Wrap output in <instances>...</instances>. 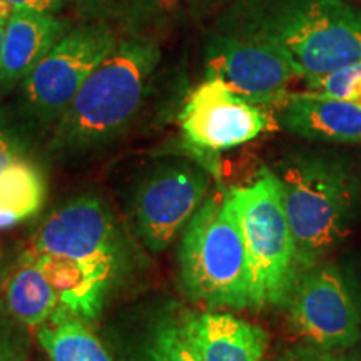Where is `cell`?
<instances>
[{"instance_id":"11","label":"cell","mask_w":361,"mask_h":361,"mask_svg":"<svg viewBox=\"0 0 361 361\" xmlns=\"http://www.w3.org/2000/svg\"><path fill=\"white\" fill-rule=\"evenodd\" d=\"M179 126L189 146L209 154L252 141L273 128V119L221 80L206 78L188 97Z\"/></svg>"},{"instance_id":"24","label":"cell","mask_w":361,"mask_h":361,"mask_svg":"<svg viewBox=\"0 0 361 361\" xmlns=\"http://www.w3.org/2000/svg\"><path fill=\"white\" fill-rule=\"evenodd\" d=\"M11 6L20 7V8H29V11H37L45 13H54L59 7L64 4V0H7Z\"/></svg>"},{"instance_id":"9","label":"cell","mask_w":361,"mask_h":361,"mask_svg":"<svg viewBox=\"0 0 361 361\" xmlns=\"http://www.w3.org/2000/svg\"><path fill=\"white\" fill-rule=\"evenodd\" d=\"M207 176L189 162H166L141 180L133 197L137 236L152 252L164 251L202 206Z\"/></svg>"},{"instance_id":"6","label":"cell","mask_w":361,"mask_h":361,"mask_svg":"<svg viewBox=\"0 0 361 361\" xmlns=\"http://www.w3.org/2000/svg\"><path fill=\"white\" fill-rule=\"evenodd\" d=\"M27 251L67 258L104 261L126 274L133 264V250L111 207L101 197L84 194L45 218Z\"/></svg>"},{"instance_id":"29","label":"cell","mask_w":361,"mask_h":361,"mask_svg":"<svg viewBox=\"0 0 361 361\" xmlns=\"http://www.w3.org/2000/svg\"><path fill=\"white\" fill-rule=\"evenodd\" d=\"M341 361H361L358 356H348V358H341Z\"/></svg>"},{"instance_id":"27","label":"cell","mask_w":361,"mask_h":361,"mask_svg":"<svg viewBox=\"0 0 361 361\" xmlns=\"http://www.w3.org/2000/svg\"><path fill=\"white\" fill-rule=\"evenodd\" d=\"M12 11L13 7L7 2V0H0V19H8Z\"/></svg>"},{"instance_id":"21","label":"cell","mask_w":361,"mask_h":361,"mask_svg":"<svg viewBox=\"0 0 361 361\" xmlns=\"http://www.w3.org/2000/svg\"><path fill=\"white\" fill-rule=\"evenodd\" d=\"M30 341L27 328L17 323L11 314L0 308V361L19 356H29Z\"/></svg>"},{"instance_id":"17","label":"cell","mask_w":361,"mask_h":361,"mask_svg":"<svg viewBox=\"0 0 361 361\" xmlns=\"http://www.w3.org/2000/svg\"><path fill=\"white\" fill-rule=\"evenodd\" d=\"M124 361H197L186 333V311L159 310L135 331Z\"/></svg>"},{"instance_id":"13","label":"cell","mask_w":361,"mask_h":361,"mask_svg":"<svg viewBox=\"0 0 361 361\" xmlns=\"http://www.w3.org/2000/svg\"><path fill=\"white\" fill-rule=\"evenodd\" d=\"M283 129L310 141L361 144L358 104L319 92L288 94L276 106Z\"/></svg>"},{"instance_id":"5","label":"cell","mask_w":361,"mask_h":361,"mask_svg":"<svg viewBox=\"0 0 361 361\" xmlns=\"http://www.w3.org/2000/svg\"><path fill=\"white\" fill-rule=\"evenodd\" d=\"M301 269L308 271L348 229L353 186L345 168L318 156H291L276 171Z\"/></svg>"},{"instance_id":"1","label":"cell","mask_w":361,"mask_h":361,"mask_svg":"<svg viewBox=\"0 0 361 361\" xmlns=\"http://www.w3.org/2000/svg\"><path fill=\"white\" fill-rule=\"evenodd\" d=\"M221 30L273 45L306 80L361 62V8L345 0H236Z\"/></svg>"},{"instance_id":"22","label":"cell","mask_w":361,"mask_h":361,"mask_svg":"<svg viewBox=\"0 0 361 361\" xmlns=\"http://www.w3.org/2000/svg\"><path fill=\"white\" fill-rule=\"evenodd\" d=\"M273 361H341V358H338L333 351H326L310 345V343H303V345H296L284 350Z\"/></svg>"},{"instance_id":"8","label":"cell","mask_w":361,"mask_h":361,"mask_svg":"<svg viewBox=\"0 0 361 361\" xmlns=\"http://www.w3.org/2000/svg\"><path fill=\"white\" fill-rule=\"evenodd\" d=\"M206 78L218 79L234 94L259 107H276L288 85L300 78L288 57L251 35L219 30L206 44Z\"/></svg>"},{"instance_id":"7","label":"cell","mask_w":361,"mask_h":361,"mask_svg":"<svg viewBox=\"0 0 361 361\" xmlns=\"http://www.w3.org/2000/svg\"><path fill=\"white\" fill-rule=\"evenodd\" d=\"M116 45V35L104 25H82L62 35L22 80L30 111L44 123H56Z\"/></svg>"},{"instance_id":"15","label":"cell","mask_w":361,"mask_h":361,"mask_svg":"<svg viewBox=\"0 0 361 361\" xmlns=\"http://www.w3.org/2000/svg\"><path fill=\"white\" fill-rule=\"evenodd\" d=\"M66 24L54 13L16 7L6 22L0 84L24 80L64 35Z\"/></svg>"},{"instance_id":"14","label":"cell","mask_w":361,"mask_h":361,"mask_svg":"<svg viewBox=\"0 0 361 361\" xmlns=\"http://www.w3.org/2000/svg\"><path fill=\"white\" fill-rule=\"evenodd\" d=\"M186 333L197 361H263L269 336L231 313H186Z\"/></svg>"},{"instance_id":"28","label":"cell","mask_w":361,"mask_h":361,"mask_svg":"<svg viewBox=\"0 0 361 361\" xmlns=\"http://www.w3.org/2000/svg\"><path fill=\"white\" fill-rule=\"evenodd\" d=\"M7 19H0V61H2V42H4V30H6Z\"/></svg>"},{"instance_id":"3","label":"cell","mask_w":361,"mask_h":361,"mask_svg":"<svg viewBox=\"0 0 361 361\" xmlns=\"http://www.w3.org/2000/svg\"><path fill=\"white\" fill-rule=\"evenodd\" d=\"M180 284L209 308H252L251 269L236 207L229 192L206 197L184 229Z\"/></svg>"},{"instance_id":"18","label":"cell","mask_w":361,"mask_h":361,"mask_svg":"<svg viewBox=\"0 0 361 361\" xmlns=\"http://www.w3.org/2000/svg\"><path fill=\"white\" fill-rule=\"evenodd\" d=\"M35 340L51 361H112L89 323L62 306L35 329Z\"/></svg>"},{"instance_id":"4","label":"cell","mask_w":361,"mask_h":361,"mask_svg":"<svg viewBox=\"0 0 361 361\" xmlns=\"http://www.w3.org/2000/svg\"><path fill=\"white\" fill-rule=\"evenodd\" d=\"M229 194L250 261L252 308L286 306L303 269L276 173L263 168L258 179Z\"/></svg>"},{"instance_id":"25","label":"cell","mask_w":361,"mask_h":361,"mask_svg":"<svg viewBox=\"0 0 361 361\" xmlns=\"http://www.w3.org/2000/svg\"><path fill=\"white\" fill-rule=\"evenodd\" d=\"M87 8H116L128 6H142L146 2H154V0H78Z\"/></svg>"},{"instance_id":"2","label":"cell","mask_w":361,"mask_h":361,"mask_svg":"<svg viewBox=\"0 0 361 361\" xmlns=\"http://www.w3.org/2000/svg\"><path fill=\"white\" fill-rule=\"evenodd\" d=\"M159 57L151 42H117L56 121L52 151H89L123 133L141 109Z\"/></svg>"},{"instance_id":"20","label":"cell","mask_w":361,"mask_h":361,"mask_svg":"<svg viewBox=\"0 0 361 361\" xmlns=\"http://www.w3.org/2000/svg\"><path fill=\"white\" fill-rule=\"evenodd\" d=\"M306 82L313 92L350 101L361 107V62L329 72L326 75L308 79Z\"/></svg>"},{"instance_id":"30","label":"cell","mask_w":361,"mask_h":361,"mask_svg":"<svg viewBox=\"0 0 361 361\" xmlns=\"http://www.w3.org/2000/svg\"><path fill=\"white\" fill-rule=\"evenodd\" d=\"M7 361H29V356H19V358H12V360H7Z\"/></svg>"},{"instance_id":"26","label":"cell","mask_w":361,"mask_h":361,"mask_svg":"<svg viewBox=\"0 0 361 361\" xmlns=\"http://www.w3.org/2000/svg\"><path fill=\"white\" fill-rule=\"evenodd\" d=\"M7 276V258H6V250L0 245V283L6 281Z\"/></svg>"},{"instance_id":"23","label":"cell","mask_w":361,"mask_h":361,"mask_svg":"<svg viewBox=\"0 0 361 361\" xmlns=\"http://www.w3.org/2000/svg\"><path fill=\"white\" fill-rule=\"evenodd\" d=\"M24 159L19 139L0 123V173Z\"/></svg>"},{"instance_id":"10","label":"cell","mask_w":361,"mask_h":361,"mask_svg":"<svg viewBox=\"0 0 361 361\" xmlns=\"http://www.w3.org/2000/svg\"><path fill=\"white\" fill-rule=\"evenodd\" d=\"M286 306L293 329L310 345L335 353L360 340L358 306L336 266L316 264L305 271Z\"/></svg>"},{"instance_id":"19","label":"cell","mask_w":361,"mask_h":361,"mask_svg":"<svg viewBox=\"0 0 361 361\" xmlns=\"http://www.w3.org/2000/svg\"><path fill=\"white\" fill-rule=\"evenodd\" d=\"M47 186L44 174L22 159L0 173V229L34 218L44 207Z\"/></svg>"},{"instance_id":"16","label":"cell","mask_w":361,"mask_h":361,"mask_svg":"<svg viewBox=\"0 0 361 361\" xmlns=\"http://www.w3.org/2000/svg\"><path fill=\"white\" fill-rule=\"evenodd\" d=\"M59 300L44 271L22 252L12 273L6 276L4 310L27 329H37L57 310Z\"/></svg>"},{"instance_id":"12","label":"cell","mask_w":361,"mask_h":361,"mask_svg":"<svg viewBox=\"0 0 361 361\" xmlns=\"http://www.w3.org/2000/svg\"><path fill=\"white\" fill-rule=\"evenodd\" d=\"M32 258L56 291L59 306L92 323L101 316L111 291L124 276L114 266L104 261L67 258L59 255H35L24 251Z\"/></svg>"}]
</instances>
